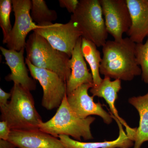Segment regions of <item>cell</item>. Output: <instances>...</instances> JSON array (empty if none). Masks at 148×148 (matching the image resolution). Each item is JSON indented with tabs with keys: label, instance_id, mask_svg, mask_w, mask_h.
Wrapping results in <instances>:
<instances>
[{
	"label": "cell",
	"instance_id": "cell-1",
	"mask_svg": "<svg viewBox=\"0 0 148 148\" xmlns=\"http://www.w3.org/2000/svg\"><path fill=\"white\" fill-rule=\"evenodd\" d=\"M136 45L128 37L119 41L107 40L102 47L100 74L125 81H130L142 75L135 56Z\"/></svg>",
	"mask_w": 148,
	"mask_h": 148
},
{
	"label": "cell",
	"instance_id": "cell-2",
	"mask_svg": "<svg viewBox=\"0 0 148 148\" xmlns=\"http://www.w3.org/2000/svg\"><path fill=\"white\" fill-rule=\"evenodd\" d=\"M10 93V101L8 105L0 107L2 121L7 122L11 130L39 129L43 121L31 91L20 85L14 84Z\"/></svg>",
	"mask_w": 148,
	"mask_h": 148
},
{
	"label": "cell",
	"instance_id": "cell-3",
	"mask_svg": "<svg viewBox=\"0 0 148 148\" xmlns=\"http://www.w3.org/2000/svg\"><path fill=\"white\" fill-rule=\"evenodd\" d=\"M26 58L32 65L58 75L67 82L71 73L69 56L53 47L44 38L33 32L27 41Z\"/></svg>",
	"mask_w": 148,
	"mask_h": 148
},
{
	"label": "cell",
	"instance_id": "cell-4",
	"mask_svg": "<svg viewBox=\"0 0 148 148\" xmlns=\"http://www.w3.org/2000/svg\"><path fill=\"white\" fill-rule=\"evenodd\" d=\"M95 119L91 116L84 119L79 118L69 106L66 95L55 114L48 121L42 122L39 129L56 138L66 135L77 141H80L82 138L92 140L90 125Z\"/></svg>",
	"mask_w": 148,
	"mask_h": 148
},
{
	"label": "cell",
	"instance_id": "cell-5",
	"mask_svg": "<svg viewBox=\"0 0 148 148\" xmlns=\"http://www.w3.org/2000/svg\"><path fill=\"white\" fill-rule=\"evenodd\" d=\"M82 38L103 47L107 41V32L100 0H81L71 16Z\"/></svg>",
	"mask_w": 148,
	"mask_h": 148
},
{
	"label": "cell",
	"instance_id": "cell-6",
	"mask_svg": "<svg viewBox=\"0 0 148 148\" xmlns=\"http://www.w3.org/2000/svg\"><path fill=\"white\" fill-rule=\"evenodd\" d=\"M12 1L15 21L8 37L3 42L6 44L8 49L19 51L22 49L25 48L26 38L29 32L49 25L39 26L32 20L30 14L32 1Z\"/></svg>",
	"mask_w": 148,
	"mask_h": 148
},
{
	"label": "cell",
	"instance_id": "cell-7",
	"mask_svg": "<svg viewBox=\"0 0 148 148\" xmlns=\"http://www.w3.org/2000/svg\"><path fill=\"white\" fill-rule=\"evenodd\" d=\"M25 61L33 79L42 88L43 107L49 110L59 108L67 95L66 82L53 72L34 66L26 58Z\"/></svg>",
	"mask_w": 148,
	"mask_h": 148
},
{
	"label": "cell",
	"instance_id": "cell-8",
	"mask_svg": "<svg viewBox=\"0 0 148 148\" xmlns=\"http://www.w3.org/2000/svg\"><path fill=\"white\" fill-rule=\"evenodd\" d=\"M44 38L55 49L66 53L71 58L82 33L73 21L65 24H52L34 31Z\"/></svg>",
	"mask_w": 148,
	"mask_h": 148
},
{
	"label": "cell",
	"instance_id": "cell-9",
	"mask_svg": "<svg viewBox=\"0 0 148 148\" xmlns=\"http://www.w3.org/2000/svg\"><path fill=\"white\" fill-rule=\"evenodd\" d=\"M107 32L114 40H121L131 25L126 0H100Z\"/></svg>",
	"mask_w": 148,
	"mask_h": 148
},
{
	"label": "cell",
	"instance_id": "cell-10",
	"mask_svg": "<svg viewBox=\"0 0 148 148\" xmlns=\"http://www.w3.org/2000/svg\"><path fill=\"white\" fill-rule=\"evenodd\" d=\"M93 86V84H82L67 95L69 106L79 118L84 119L91 115L98 116L106 124H111L113 119L111 114L103 108L101 103H95L94 97L88 94V89Z\"/></svg>",
	"mask_w": 148,
	"mask_h": 148
},
{
	"label": "cell",
	"instance_id": "cell-11",
	"mask_svg": "<svg viewBox=\"0 0 148 148\" xmlns=\"http://www.w3.org/2000/svg\"><path fill=\"white\" fill-rule=\"evenodd\" d=\"M1 52L5 57V64L10 69L11 73L5 77L7 81H12L14 84L20 85L25 89L33 91L36 90V83L30 77L24 61V54L25 48L20 51L7 49L0 47Z\"/></svg>",
	"mask_w": 148,
	"mask_h": 148
},
{
	"label": "cell",
	"instance_id": "cell-12",
	"mask_svg": "<svg viewBox=\"0 0 148 148\" xmlns=\"http://www.w3.org/2000/svg\"><path fill=\"white\" fill-rule=\"evenodd\" d=\"M8 141L17 148H66L59 138L40 129L11 130Z\"/></svg>",
	"mask_w": 148,
	"mask_h": 148
},
{
	"label": "cell",
	"instance_id": "cell-13",
	"mask_svg": "<svg viewBox=\"0 0 148 148\" xmlns=\"http://www.w3.org/2000/svg\"><path fill=\"white\" fill-rule=\"evenodd\" d=\"M131 18V25L126 33L135 43H143L148 36L147 0H126Z\"/></svg>",
	"mask_w": 148,
	"mask_h": 148
},
{
	"label": "cell",
	"instance_id": "cell-14",
	"mask_svg": "<svg viewBox=\"0 0 148 148\" xmlns=\"http://www.w3.org/2000/svg\"><path fill=\"white\" fill-rule=\"evenodd\" d=\"M82 37L78 40L72 52L70 64L71 73L66 82L67 95L82 84H93L92 73L89 72L82 52Z\"/></svg>",
	"mask_w": 148,
	"mask_h": 148
},
{
	"label": "cell",
	"instance_id": "cell-15",
	"mask_svg": "<svg viewBox=\"0 0 148 148\" xmlns=\"http://www.w3.org/2000/svg\"><path fill=\"white\" fill-rule=\"evenodd\" d=\"M121 89V80L111 81L110 78L105 77L100 84L97 86H92L90 91L93 97L97 96L104 98L109 105L111 114L124 125L127 133H133L136 130V128L130 127L126 122L119 116L115 105V101L118 98V93Z\"/></svg>",
	"mask_w": 148,
	"mask_h": 148
},
{
	"label": "cell",
	"instance_id": "cell-16",
	"mask_svg": "<svg viewBox=\"0 0 148 148\" xmlns=\"http://www.w3.org/2000/svg\"><path fill=\"white\" fill-rule=\"evenodd\" d=\"M119 127V135L116 140L103 142H82L73 140L69 136L60 135L58 138L66 148H130L134 146L133 138L123 130L122 125L112 115Z\"/></svg>",
	"mask_w": 148,
	"mask_h": 148
},
{
	"label": "cell",
	"instance_id": "cell-17",
	"mask_svg": "<svg viewBox=\"0 0 148 148\" xmlns=\"http://www.w3.org/2000/svg\"><path fill=\"white\" fill-rule=\"evenodd\" d=\"M128 102L135 107L140 116L139 125L134 136L133 148H141L143 143L148 141V92L142 96L131 97Z\"/></svg>",
	"mask_w": 148,
	"mask_h": 148
},
{
	"label": "cell",
	"instance_id": "cell-18",
	"mask_svg": "<svg viewBox=\"0 0 148 148\" xmlns=\"http://www.w3.org/2000/svg\"><path fill=\"white\" fill-rule=\"evenodd\" d=\"M81 48L83 56L91 69L93 86H97L103 79L100 76V68L102 60L101 52L95 44L82 37Z\"/></svg>",
	"mask_w": 148,
	"mask_h": 148
},
{
	"label": "cell",
	"instance_id": "cell-19",
	"mask_svg": "<svg viewBox=\"0 0 148 148\" xmlns=\"http://www.w3.org/2000/svg\"><path fill=\"white\" fill-rule=\"evenodd\" d=\"M30 14L33 21L39 26L53 24L58 18L56 12L49 9L44 0H32Z\"/></svg>",
	"mask_w": 148,
	"mask_h": 148
},
{
	"label": "cell",
	"instance_id": "cell-20",
	"mask_svg": "<svg viewBox=\"0 0 148 148\" xmlns=\"http://www.w3.org/2000/svg\"><path fill=\"white\" fill-rule=\"evenodd\" d=\"M12 8L11 0L0 1V27L3 36V41L5 40L12 29L10 15Z\"/></svg>",
	"mask_w": 148,
	"mask_h": 148
},
{
	"label": "cell",
	"instance_id": "cell-21",
	"mask_svg": "<svg viewBox=\"0 0 148 148\" xmlns=\"http://www.w3.org/2000/svg\"><path fill=\"white\" fill-rule=\"evenodd\" d=\"M135 56L138 65L142 70V79L148 84V36L145 43H137Z\"/></svg>",
	"mask_w": 148,
	"mask_h": 148
},
{
	"label": "cell",
	"instance_id": "cell-22",
	"mask_svg": "<svg viewBox=\"0 0 148 148\" xmlns=\"http://www.w3.org/2000/svg\"><path fill=\"white\" fill-rule=\"evenodd\" d=\"M58 1L61 7L66 8L69 13L72 14L75 12L79 2L78 0H59Z\"/></svg>",
	"mask_w": 148,
	"mask_h": 148
},
{
	"label": "cell",
	"instance_id": "cell-23",
	"mask_svg": "<svg viewBox=\"0 0 148 148\" xmlns=\"http://www.w3.org/2000/svg\"><path fill=\"white\" fill-rule=\"evenodd\" d=\"M11 131L7 122L2 121L0 122V139L4 140H8Z\"/></svg>",
	"mask_w": 148,
	"mask_h": 148
},
{
	"label": "cell",
	"instance_id": "cell-24",
	"mask_svg": "<svg viewBox=\"0 0 148 148\" xmlns=\"http://www.w3.org/2000/svg\"><path fill=\"white\" fill-rule=\"evenodd\" d=\"M11 94L6 92L4 90L0 88V107H4L8 105V100L11 98Z\"/></svg>",
	"mask_w": 148,
	"mask_h": 148
},
{
	"label": "cell",
	"instance_id": "cell-25",
	"mask_svg": "<svg viewBox=\"0 0 148 148\" xmlns=\"http://www.w3.org/2000/svg\"><path fill=\"white\" fill-rule=\"evenodd\" d=\"M15 148V146L8 140H0V148Z\"/></svg>",
	"mask_w": 148,
	"mask_h": 148
},
{
	"label": "cell",
	"instance_id": "cell-26",
	"mask_svg": "<svg viewBox=\"0 0 148 148\" xmlns=\"http://www.w3.org/2000/svg\"><path fill=\"white\" fill-rule=\"evenodd\" d=\"M147 1H148V0H147Z\"/></svg>",
	"mask_w": 148,
	"mask_h": 148
}]
</instances>
